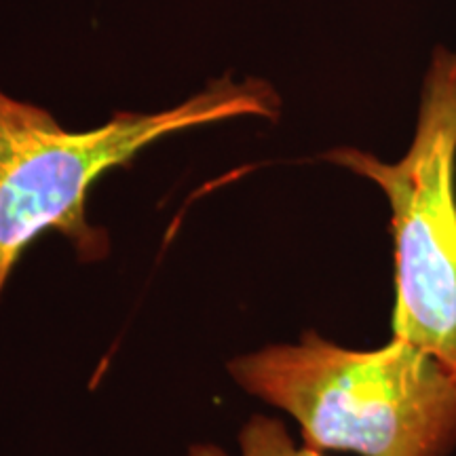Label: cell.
<instances>
[{
  "instance_id": "cell-1",
  "label": "cell",
  "mask_w": 456,
  "mask_h": 456,
  "mask_svg": "<svg viewBox=\"0 0 456 456\" xmlns=\"http://www.w3.org/2000/svg\"><path fill=\"white\" fill-rule=\"evenodd\" d=\"M281 98L262 78H216L180 104L155 112L118 110L100 127L70 131L47 108L0 87V296L21 254L45 231L70 239L85 260L108 252V237L87 222L91 186L144 148L231 118L275 121Z\"/></svg>"
},
{
  "instance_id": "cell-2",
  "label": "cell",
  "mask_w": 456,
  "mask_h": 456,
  "mask_svg": "<svg viewBox=\"0 0 456 456\" xmlns=\"http://www.w3.org/2000/svg\"><path fill=\"white\" fill-rule=\"evenodd\" d=\"M249 395L300 423L305 446L362 456H450L456 448V374L393 338L372 351L302 334L228 363Z\"/></svg>"
},
{
  "instance_id": "cell-4",
  "label": "cell",
  "mask_w": 456,
  "mask_h": 456,
  "mask_svg": "<svg viewBox=\"0 0 456 456\" xmlns=\"http://www.w3.org/2000/svg\"><path fill=\"white\" fill-rule=\"evenodd\" d=\"M239 456H323L319 450L309 446L298 448L289 437L281 420L252 416L239 433ZM188 456H228L224 450L214 444H195L188 450Z\"/></svg>"
},
{
  "instance_id": "cell-3",
  "label": "cell",
  "mask_w": 456,
  "mask_h": 456,
  "mask_svg": "<svg viewBox=\"0 0 456 456\" xmlns=\"http://www.w3.org/2000/svg\"><path fill=\"white\" fill-rule=\"evenodd\" d=\"M323 159L383 191L395 248L393 338L456 374V51H433L408 152L383 161L359 148Z\"/></svg>"
}]
</instances>
